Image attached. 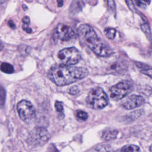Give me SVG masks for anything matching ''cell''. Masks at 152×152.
Wrapping results in <instances>:
<instances>
[{
  "label": "cell",
  "instance_id": "obj_2",
  "mask_svg": "<svg viewBox=\"0 0 152 152\" xmlns=\"http://www.w3.org/2000/svg\"><path fill=\"white\" fill-rule=\"evenodd\" d=\"M77 34L80 40L96 55L101 57H109L113 53L111 47L106 42L102 41L89 25H80L77 29Z\"/></svg>",
  "mask_w": 152,
  "mask_h": 152
},
{
  "label": "cell",
  "instance_id": "obj_25",
  "mask_svg": "<svg viewBox=\"0 0 152 152\" xmlns=\"http://www.w3.org/2000/svg\"><path fill=\"white\" fill-rule=\"evenodd\" d=\"M23 29L24 31H26L27 33H31L32 32L31 28L28 27V24H23Z\"/></svg>",
  "mask_w": 152,
  "mask_h": 152
},
{
  "label": "cell",
  "instance_id": "obj_31",
  "mask_svg": "<svg viewBox=\"0 0 152 152\" xmlns=\"http://www.w3.org/2000/svg\"><path fill=\"white\" fill-rule=\"evenodd\" d=\"M6 1H7V0H0V5L2 4H3L4 2H5Z\"/></svg>",
  "mask_w": 152,
  "mask_h": 152
},
{
  "label": "cell",
  "instance_id": "obj_14",
  "mask_svg": "<svg viewBox=\"0 0 152 152\" xmlns=\"http://www.w3.org/2000/svg\"><path fill=\"white\" fill-rule=\"evenodd\" d=\"M104 33L108 39L113 40L115 37L116 30L112 27H107L104 30Z\"/></svg>",
  "mask_w": 152,
  "mask_h": 152
},
{
  "label": "cell",
  "instance_id": "obj_29",
  "mask_svg": "<svg viewBox=\"0 0 152 152\" xmlns=\"http://www.w3.org/2000/svg\"><path fill=\"white\" fill-rule=\"evenodd\" d=\"M22 7H23V8L24 9V10H26L27 9V7L26 6V5H24V4H23Z\"/></svg>",
  "mask_w": 152,
  "mask_h": 152
},
{
  "label": "cell",
  "instance_id": "obj_27",
  "mask_svg": "<svg viewBox=\"0 0 152 152\" xmlns=\"http://www.w3.org/2000/svg\"><path fill=\"white\" fill-rule=\"evenodd\" d=\"M8 26L12 29H14L15 28V25L14 24V23L13 22L12 20H9L8 22Z\"/></svg>",
  "mask_w": 152,
  "mask_h": 152
},
{
  "label": "cell",
  "instance_id": "obj_4",
  "mask_svg": "<svg viewBox=\"0 0 152 152\" xmlns=\"http://www.w3.org/2000/svg\"><path fill=\"white\" fill-rule=\"evenodd\" d=\"M132 90V83L128 80H123L110 88V97L113 100H119L126 96Z\"/></svg>",
  "mask_w": 152,
  "mask_h": 152
},
{
  "label": "cell",
  "instance_id": "obj_18",
  "mask_svg": "<svg viewBox=\"0 0 152 152\" xmlns=\"http://www.w3.org/2000/svg\"><path fill=\"white\" fill-rule=\"evenodd\" d=\"M55 107L56 110L59 113H63L64 112V107L62 105V103L59 101H56L55 104Z\"/></svg>",
  "mask_w": 152,
  "mask_h": 152
},
{
  "label": "cell",
  "instance_id": "obj_16",
  "mask_svg": "<svg viewBox=\"0 0 152 152\" xmlns=\"http://www.w3.org/2000/svg\"><path fill=\"white\" fill-rule=\"evenodd\" d=\"M88 116L87 113L83 110H77V112H76V117L80 121H86L87 119Z\"/></svg>",
  "mask_w": 152,
  "mask_h": 152
},
{
  "label": "cell",
  "instance_id": "obj_22",
  "mask_svg": "<svg viewBox=\"0 0 152 152\" xmlns=\"http://www.w3.org/2000/svg\"><path fill=\"white\" fill-rule=\"evenodd\" d=\"M28 49H30V47H28L25 45H21L20 46H18V50L21 53H27Z\"/></svg>",
  "mask_w": 152,
  "mask_h": 152
},
{
  "label": "cell",
  "instance_id": "obj_20",
  "mask_svg": "<svg viewBox=\"0 0 152 152\" xmlns=\"http://www.w3.org/2000/svg\"><path fill=\"white\" fill-rule=\"evenodd\" d=\"M94 152H109V150H108V147L106 145H100L97 147L95 150Z\"/></svg>",
  "mask_w": 152,
  "mask_h": 152
},
{
  "label": "cell",
  "instance_id": "obj_30",
  "mask_svg": "<svg viewBox=\"0 0 152 152\" xmlns=\"http://www.w3.org/2000/svg\"><path fill=\"white\" fill-rule=\"evenodd\" d=\"M2 48H3V45L0 42V51L2 49Z\"/></svg>",
  "mask_w": 152,
  "mask_h": 152
},
{
  "label": "cell",
  "instance_id": "obj_13",
  "mask_svg": "<svg viewBox=\"0 0 152 152\" xmlns=\"http://www.w3.org/2000/svg\"><path fill=\"white\" fill-rule=\"evenodd\" d=\"M0 69L5 74H12L14 71L13 66L7 62H3L0 65Z\"/></svg>",
  "mask_w": 152,
  "mask_h": 152
},
{
  "label": "cell",
  "instance_id": "obj_26",
  "mask_svg": "<svg viewBox=\"0 0 152 152\" xmlns=\"http://www.w3.org/2000/svg\"><path fill=\"white\" fill-rule=\"evenodd\" d=\"M22 21L23 23V24H29L30 23V18L28 17L27 16H25L22 19Z\"/></svg>",
  "mask_w": 152,
  "mask_h": 152
},
{
  "label": "cell",
  "instance_id": "obj_5",
  "mask_svg": "<svg viewBox=\"0 0 152 152\" xmlns=\"http://www.w3.org/2000/svg\"><path fill=\"white\" fill-rule=\"evenodd\" d=\"M58 57L62 64L74 65L81 59L80 51L75 47H70L61 50L58 53Z\"/></svg>",
  "mask_w": 152,
  "mask_h": 152
},
{
  "label": "cell",
  "instance_id": "obj_23",
  "mask_svg": "<svg viewBox=\"0 0 152 152\" xmlns=\"http://www.w3.org/2000/svg\"><path fill=\"white\" fill-rule=\"evenodd\" d=\"M107 7L110 10L115 11L116 10V5L114 0H107Z\"/></svg>",
  "mask_w": 152,
  "mask_h": 152
},
{
  "label": "cell",
  "instance_id": "obj_3",
  "mask_svg": "<svg viewBox=\"0 0 152 152\" xmlns=\"http://www.w3.org/2000/svg\"><path fill=\"white\" fill-rule=\"evenodd\" d=\"M88 106L94 109H101L106 107L109 103L107 95L99 87L93 88L89 91L86 98Z\"/></svg>",
  "mask_w": 152,
  "mask_h": 152
},
{
  "label": "cell",
  "instance_id": "obj_19",
  "mask_svg": "<svg viewBox=\"0 0 152 152\" xmlns=\"http://www.w3.org/2000/svg\"><path fill=\"white\" fill-rule=\"evenodd\" d=\"M5 99V91L2 87H0V105L2 106L4 103Z\"/></svg>",
  "mask_w": 152,
  "mask_h": 152
},
{
  "label": "cell",
  "instance_id": "obj_6",
  "mask_svg": "<svg viewBox=\"0 0 152 152\" xmlns=\"http://www.w3.org/2000/svg\"><path fill=\"white\" fill-rule=\"evenodd\" d=\"M50 138L48 131L43 127H36L29 134L27 141L34 146L43 145L48 142Z\"/></svg>",
  "mask_w": 152,
  "mask_h": 152
},
{
  "label": "cell",
  "instance_id": "obj_17",
  "mask_svg": "<svg viewBox=\"0 0 152 152\" xmlns=\"http://www.w3.org/2000/svg\"><path fill=\"white\" fill-rule=\"evenodd\" d=\"M141 28L142 31L148 37V38L151 37V30L150 27L148 23H144L141 25Z\"/></svg>",
  "mask_w": 152,
  "mask_h": 152
},
{
  "label": "cell",
  "instance_id": "obj_7",
  "mask_svg": "<svg viewBox=\"0 0 152 152\" xmlns=\"http://www.w3.org/2000/svg\"><path fill=\"white\" fill-rule=\"evenodd\" d=\"M17 110L20 118L24 122H30L35 116V108L28 100H23L19 102L17 105Z\"/></svg>",
  "mask_w": 152,
  "mask_h": 152
},
{
  "label": "cell",
  "instance_id": "obj_11",
  "mask_svg": "<svg viewBox=\"0 0 152 152\" xmlns=\"http://www.w3.org/2000/svg\"><path fill=\"white\" fill-rule=\"evenodd\" d=\"M84 7V2L82 0H74L71 4L69 11L72 13H77L81 11Z\"/></svg>",
  "mask_w": 152,
  "mask_h": 152
},
{
  "label": "cell",
  "instance_id": "obj_12",
  "mask_svg": "<svg viewBox=\"0 0 152 152\" xmlns=\"http://www.w3.org/2000/svg\"><path fill=\"white\" fill-rule=\"evenodd\" d=\"M113 152H141V150L135 145H126Z\"/></svg>",
  "mask_w": 152,
  "mask_h": 152
},
{
  "label": "cell",
  "instance_id": "obj_24",
  "mask_svg": "<svg viewBox=\"0 0 152 152\" xmlns=\"http://www.w3.org/2000/svg\"><path fill=\"white\" fill-rule=\"evenodd\" d=\"M79 92V89L78 87L76 86H72L69 90V93L71 95H75Z\"/></svg>",
  "mask_w": 152,
  "mask_h": 152
},
{
  "label": "cell",
  "instance_id": "obj_21",
  "mask_svg": "<svg viewBox=\"0 0 152 152\" xmlns=\"http://www.w3.org/2000/svg\"><path fill=\"white\" fill-rule=\"evenodd\" d=\"M125 2L127 4L128 7L129 8V9L132 11V12H136V8L135 5L133 4V2L132 1V0H125Z\"/></svg>",
  "mask_w": 152,
  "mask_h": 152
},
{
  "label": "cell",
  "instance_id": "obj_9",
  "mask_svg": "<svg viewBox=\"0 0 152 152\" xmlns=\"http://www.w3.org/2000/svg\"><path fill=\"white\" fill-rule=\"evenodd\" d=\"M144 102V99L142 96L132 94L129 96L123 102L122 106L126 109L130 110L142 105Z\"/></svg>",
  "mask_w": 152,
  "mask_h": 152
},
{
  "label": "cell",
  "instance_id": "obj_10",
  "mask_svg": "<svg viewBox=\"0 0 152 152\" xmlns=\"http://www.w3.org/2000/svg\"><path fill=\"white\" fill-rule=\"evenodd\" d=\"M118 131L115 129L112 128H107L104 129L102 133V137L104 140L109 141L112 140L116 138L118 135Z\"/></svg>",
  "mask_w": 152,
  "mask_h": 152
},
{
  "label": "cell",
  "instance_id": "obj_15",
  "mask_svg": "<svg viewBox=\"0 0 152 152\" xmlns=\"http://www.w3.org/2000/svg\"><path fill=\"white\" fill-rule=\"evenodd\" d=\"M151 0H135V2L139 8L141 9H146L147 7L150 4Z\"/></svg>",
  "mask_w": 152,
  "mask_h": 152
},
{
  "label": "cell",
  "instance_id": "obj_28",
  "mask_svg": "<svg viewBox=\"0 0 152 152\" xmlns=\"http://www.w3.org/2000/svg\"><path fill=\"white\" fill-rule=\"evenodd\" d=\"M64 1V0H57V3H58V7H61L63 5Z\"/></svg>",
  "mask_w": 152,
  "mask_h": 152
},
{
  "label": "cell",
  "instance_id": "obj_1",
  "mask_svg": "<svg viewBox=\"0 0 152 152\" xmlns=\"http://www.w3.org/2000/svg\"><path fill=\"white\" fill-rule=\"evenodd\" d=\"M88 73V70L84 67L61 64L51 66L48 72V76L56 85L63 86L84 78Z\"/></svg>",
  "mask_w": 152,
  "mask_h": 152
},
{
  "label": "cell",
  "instance_id": "obj_8",
  "mask_svg": "<svg viewBox=\"0 0 152 152\" xmlns=\"http://www.w3.org/2000/svg\"><path fill=\"white\" fill-rule=\"evenodd\" d=\"M54 36L57 39L67 42L74 37L75 32L69 26L65 24H59L55 30Z\"/></svg>",
  "mask_w": 152,
  "mask_h": 152
}]
</instances>
